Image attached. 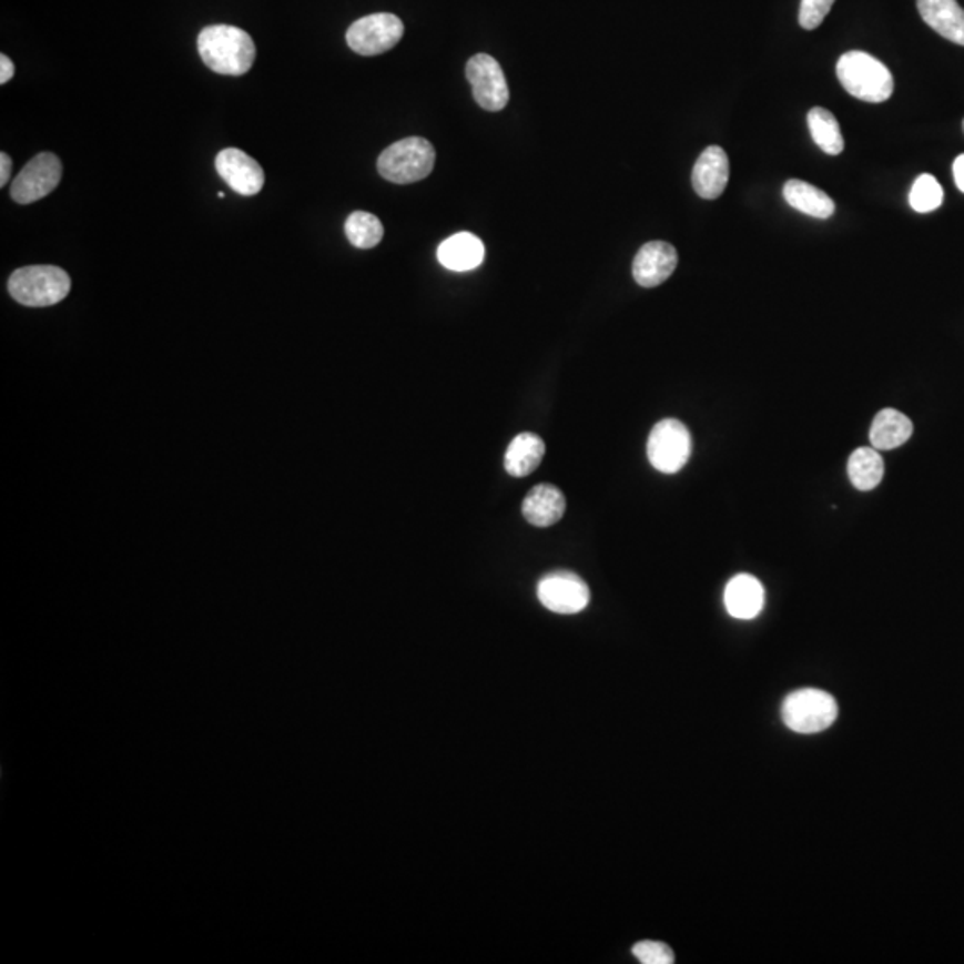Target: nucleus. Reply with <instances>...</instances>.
Listing matches in <instances>:
<instances>
[{
	"instance_id": "nucleus-1",
	"label": "nucleus",
	"mask_w": 964,
	"mask_h": 964,
	"mask_svg": "<svg viewBox=\"0 0 964 964\" xmlns=\"http://www.w3.org/2000/svg\"><path fill=\"white\" fill-rule=\"evenodd\" d=\"M199 54L207 69L222 75H243L256 60V45L248 32L234 26H210L197 40Z\"/></svg>"
},
{
	"instance_id": "nucleus-2",
	"label": "nucleus",
	"mask_w": 964,
	"mask_h": 964,
	"mask_svg": "<svg viewBox=\"0 0 964 964\" xmlns=\"http://www.w3.org/2000/svg\"><path fill=\"white\" fill-rule=\"evenodd\" d=\"M836 73L841 87L860 101L881 104L892 97V72L886 64L866 52L851 51L841 55Z\"/></svg>"
},
{
	"instance_id": "nucleus-3",
	"label": "nucleus",
	"mask_w": 964,
	"mask_h": 964,
	"mask_svg": "<svg viewBox=\"0 0 964 964\" xmlns=\"http://www.w3.org/2000/svg\"><path fill=\"white\" fill-rule=\"evenodd\" d=\"M70 288V275L52 265L23 266L14 270L8 281L11 297L28 307L54 306L67 298Z\"/></svg>"
},
{
	"instance_id": "nucleus-4",
	"label": "nucleus",
	"mask_w": 964,
	"mask_h": 964,
	"mask_svg": "<svg viewBox=\"0 0 964 964\" xmlns=\"http://www.w3.org/2000/svg\"><path fill=\"white\" fill-rule=\"evenodd\" d=\"M436 151L426 138H404L389 145L377 160V170L386 181L395 184L418 183L433 172Z\"/></svg>"
},
{
	"instance_id": "nucleus-5",
	"label": "nucleus",
	"mask_w": 964,
	"mask_h": 964,
	"mask_svg": "<svg viewBox=\"0 0 964 964\" xmlns=\"http://www.w3.org/2000/svg\"><path fill=\"white\" fill-rule=\"evenodd\" d=\"M838 702L831 693L804 688L787 697L782 704V722L799 734H816L836 722Z\"/></svg>"
},
{
	"instance_id": "nucleus-6",
	"label": "nucleus",
	"mask_w": 964,
	"mask_h": 964,
	"mask_svg": "<svg viewBox=\"0 0 964 964\" xmlns=\"http://www.w3.org/2000/svg\"><path fill=\"white\" fill-rule=\"evenodd\" d=\"M647 456L656 470L677 474L691 456L690 430L673 418L659 422L650 433Z\"/></svg>"
},
{
	"instance_id": "nucleus-7",
	"label": "nucleus",
	"mask_w": 964,
	"mask_h": 964,
	"mask_svg": "<svg viewBox=\"0 0 964 964\" xmlns=\"http://www.w3.org/2000/svg\"><path fill=\"white\" fill-rule=\"evenodd\" d=\"M404 34L403 20L389 13L363 17L348 28L347 43L356 54L377 55L394 49Z\"/></svg>"
},
{
	"instance_id": "nucleus-8",
	"label": "nucleus",
	"mask_w": 964,
	"mask_h": 964,
	"mask_svg": "<svg viewBox=\"0 0 964 964\" xmlns=\"http://www.w3.org/2000/svg\"><path fill=\"white\" fill-rule=\"evenodd\" d=\"M63 177V165L60 158L52 152H40L28 165L20 170L11 183V199L17 204H32L54 192Z\"/></svg>"
},
{
	"instance_id": "nucleus-9",
	"label": "nucleus",
	"mask_w": 964,
	"mask_h": 964,
	"mask_svg": "<svg viewBox=\"0 0 964 964\" xmlns=\"http://www.w3.org/2000/svg\"><path fill=\"white\" fill-rule=\"evenodd\" d=\"M467 79L474 99L486 111H500L508 105L509 88L500 64L488 54H476L467 63Z\"/></svg>"
},
{
	"instance_id": "nucleus-10",
	"label": "nucleus",
	"mask_w": 964,
	"mask_h": 964,
	"mask_svg": "<svg viewBox=\"0 0 964 964\" xmlns=\"http://www.w3.org/2000/svg\"><path fill=\"white\" fill-rule=\"evenodd\" d=\"M538 599L559 615H576L590 603V588L571 571H552L538 582Z\"/></svg>"
},
{
	"instance_id": "nucleus-11",
	"label": "nucleus",
	"mask_w": 964,
	"mask_h": 964,
	"mask_svg": "<svg viewBox=\"0 0 964 964\" xmlns=\"http://www.w3.org/2000/svg\"><path fill=\"white\" fill-rule=\"evenodd\" d=\"M215 165L220 177L243 197H254L265 186V172L260 163L240 149L220 151Z\"/></svg>"
},
{
	"instance_id": "nucleus-12",
	"label": "nucleus",
	"mask_w": 964,
	"mask_h": 964,
	"mask_svg": "<svg viewBox=\"0 0 964 964\" xmlns=\"http://www.w3.org/2000/svg\"><path fill=\"white\" fill-rule=\"evenodd\" d=\"M679 256L673 245L667 242H650L638 251L632 263L636 283L643 288H656L670 280L676 272Z\"/></svg>"
},
{
	"instance_id": "nucleus-13",
	"label": "nucleus",
	"mask_w": 964,
	"mask_h": 964,
	"mask_svg": "<svg viewBox=\"0 0 964 964\" xmlns=\"http://www.w3.org/2000/svg\"><path fill=\"white\" fill-rule=\"evenodd\" d=\"M691 183L699 197L714 201L729 183V158L722 146L711 145L700 154L693 166Z\"/></svg>"
},
{
	"instance_id": "nucleus-14",
	"label": "nucleus",
	"mask_w": 964,
	"mask_h": 964,
	"mask_svg": "<svg viewBox=\"0 0 964 964\" xmlns=\"http://www.w3.org/2000/svg\"><path fill=\"white\" fill-rule=\"evenodd\" d=\"M923 22L940 37L964 47V10L957 0H916Z\"/></svg>"
},
{
	"instance_id": "nucleus-15",
	"label": "nucleus",
	"mask_w": 964,
	"mask_h": 964,
	"mask_svg": "<svg viewBox=\"0 0 964 964\" xmlns=\"http://www.w3.org/2000/svg\"><path fill=\"white\" fill-rule=\"evenodd\" d=\"M727 611L740 620H752L764 606V590L761 582L749 574L732 577L723 595Z\"/></svg>"
},
{
	"instance_id": "nucleus-16",
	"label": "nucleus",
	"mask_w": 964,
	"mask_h": 964,
	"mask_svg": "<svg viewBox=\"0 0 964 964\" xmlns=\"http://www.w3.org/2000/svg\"><path fill=\"white\" fill-rule=\"evenodd\" d=\"M567 511L565 495L552 485H538L530 489L521 504V513L536 527H550Z\"/></svg>"
},
{
	"instance_id": "nucleus-17",
	"label": "nucleus",
	"mask_w": 964,
	"mask_h": 964,
	"mask_svg": "<svg viewBox=\"0 0 964 964\" xmlns=\"http://www.w3.org/2000/svg\"><path fill=\"white\" fill-rule=\"evenodd\" d=\"M438 260L445 268L468 272L485 261V243L476 234L457 233L438 247Z\"/></svg>"
},
{
	"instance_id": "nucleus-18",
	"label": "nucleus",
	"mask_w": 964,
	"mask_h": 964,
	"mask_svg": "<svg viewBox=\"0 0 964 964\" xmlns=\"http://www.w3.org/2000/svg\"><path fill=\"white\" fill-rule=\"evenodd\" d=\"M913 436V422L896 409H882L873 418L870 442L877 450L902 447Z\"/></svg>"
},
{
	"instance_id": "nucleus-19",
	"label": "nucleus",
	"mask_w": 964,
	"mask_h": 964,
	"mask_svg": "<svg viewBox=\"0 0 964 964\" xmlns=\"http://www.w3.org/2000/svg\"><path fill=\"white\" fill-rule=\"evenodd\" d=\"M784 199L793 210L813 216V219L828 220L834 215L836 206L828 193L813 184L804 183L800 179H790L784 184Z\"/></svg>"
},
{
	"instance_id": "nucleus-20",
	"label": "nucleus",
	"mask_w": 964,
	"mask_h": 964,
	"mask_svg": "<svg viewBox=\"0 0 964 964\" xmlns=\"http://www.w3.org/2000/svg\"><path fill=\"white\" fill-rule=\"evenodd\" d=\"M544 456V439L532 433H521L509 444L504 457V467L509 476L527 477L539 467Z\"/></svg>"
},
{
	"instance_id": "nucleus-21",
	"label": "nucleus",
	"mask_w": 964,
	"mask_h": 964,
	"mask_svg": "<svg viewBox=\"0 0 964 964\" xmlns=\"http://www.w3.org/2000/svg\"><path fill=\"white\" fill-rule=\"evenodd\" d=\"M849 477L852 486L860 491H870L881 485L884 477V461L877 448H858L849 457Z\"/></svg>"
},
{
	"instance_id": "nucleus-22",
	"label": "nucleus",
	"mask_w": 964,
	"mask_h": 964,
	"mask_svg": "<svg viewBox=\"0 0 964 964\" xmlns=\"http://www.w3.org/2000/svg\"><path fill=\"white\" fill-rule=\"evenodd\" d=\"M808 125L813 142L829 156H838L845 149V140L841 136L836 116L825 108H813L808 113Z\"/></svg>"
},
{
	"instance_id": "nucleus-23",
	"label": "nucleus",
	"mask_w": 964,
	"mask_h": 964,
	"mask_svg": "<svg viewBox=\"0 0 964 964\" xmlns=\"http://www.w3.org/2000/svg\"><path fill=\"white\" fill-rule=\"evenodd\" d=\"M345 234L348 242L353 243L354 247L374 248L383 242L384 227L380 220L366 211H354L353 215L348 216L345 222Z\"/></svg>"
},
{
	"instance_id": "nucleus-24",
	"label": "nucleus",
	"mask_w": 964,
	"mask_h": 964,
	"mask_svg": "<svg viewBox=\"0 0 964 964\" xmlns=\"http://www.w3.org/2000/svg\"><path fill=\"white\" fill-rule=\"evenodd\" d=\"M910 204L916 213H931L943 204V187L934 175L922 174L914 181Z\"/></svg>"
},
{
	"instance_id": "nucleus-25",
	"label": "nucleus",
	"mask_w": 964,
	"mask_h": 964,
	"mask_svg": "<svg viewBox=\"0 0 964 964\" xmlns=\"http://www.w3.org/2000/svg\"><path fill=\"white\" fill-rule=\"evenodd\" d=\"M632 954L641 964H672L676 961L672 948L661 942L636 943Z\"/></svg>"
},
{
	"instance_id": "nucleus-26",
	"label": "nucleus",
	"mask_w": 964,
	"mask_h": 964,
	"mask_svg": "<svg viewBox=\"0 0 964 964\" xmlns=\"http://www.w3.org/2000/svg\"><path fill=\"white\" fill-rule=\"evenodd\" d=\"M834 2L836 0H802L799 13L800 26L808 29V31L819 28L820 23L828 17Z\"/></svg>"
},
{
	"instance_id": "nucleus-27",
	"label": "nucleus",
	"mask_w": 964,
	"mask_h": 964,
	"mask_svg": "<svg viewBox=\"0 0 964 964\" xmlns=\"http://www.w3.org/2000/svg\"><path fill=\"white\" fill-rule=\"evenodd\" d=\"M14 75V64L13 61L8 58V55H0V84L10 83L11 79Z\"/></svg>"
},
{
	"instance_id": "nucleus-28",
	"label": "nucleus",
	"mask_w": 964,
	"mask_h": 964,
	"mask_svg": "<svg viewBox=\"0 0 964 964\" xmlns=\"http://www.w3.org/2000/svg\"><path fill=\"white\" fill-rule=\"evenodd\" d=\"M11 158L2 152L0 154V186L4 187L11 179Z\"/></svg>"
},
{
	"instance_id": "nucleus-29",
	"label": "nucleus",
	"mask_w": 964,
	"mask_h": 964,
	"mask_svg": "<svg viewBox=\"0 0 964 964\" xmlns=\"http://www.w3.org/2000/svg\"><path fill=\"white\" fill-rule=\"evenodd\" d=\"M954 179L955 186L960 187L961 192L964 193V154H961V156L954 161Z\"/></svg>"
},
{
	"instance_id": "nucleus-30",
	"label": "nucleus",
	"mask_w": 964,
	"mask_h": 964,
	"mask_svg": "<svg viewBox=\"0 0 964 964\" xmlns=\"http://www.w3.org/2000/svg\"><path fill=\"white\" fill-rule=\"evenodd\" d=\"M963 131H964V122H963Z\"/></svg>"
}]
</instances>
